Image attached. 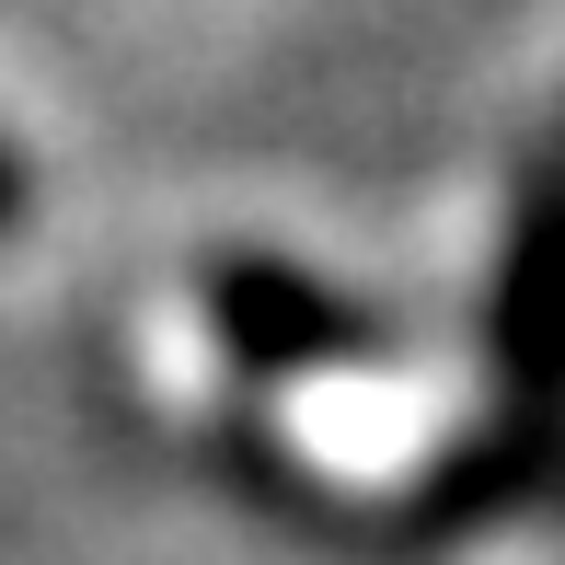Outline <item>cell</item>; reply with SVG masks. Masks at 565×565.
Returning a JSON list of instances; mask_svg holds the SVG:
<instances>
[{
  "instance_id": "1",
  "label": "cell",
  "mask_w": 565,
  "mask_h": 565,
  "mask_svg": "<svg viewBox=\"0 0 565 565\" xmlns=\"http://www.w3.org/2000/svg\"><path fill=\"white\" fill-rule=\"evenodd\" d=\"M196 312H209L220 358L266 393V381H335V370H393L404 358V323L381 300L335 289V277L289 266V254H254L231 243L209 277H196Z\"/></svg>"
},
{
  "instance_id": "2",
  "label": "cell",
  "mask_w": 565,
  "mask_h": 565,
  "mask_svg": "<svg viewBox=\"0 0 565 565\" xmlns=\"http://www.w3.org/2000/svg\"><path fill=\"white\" fill-rule=\"evenodd\" d=\"M484 381L497 416H565V162H531L508 185L484 266Z\"/></svg>"
},
{
  "instance_id": "3",
  "label": "cell",
  "mask_w": 565,
  "mask_h": 565,
  "mask_svg": "<svg viewBox=\"0 0 565 565\" xmlns=\"http://www.w3.org/2000/svg\"><path fill=\"white\" fill-rule=\"evenodd\" d=\"M565 484V416H484L404 484L393 508V543H461L484 520H520Z\"/></svg>"
},
{
  "instance_id": "4",
  "label": "cell",
  "mask_w": 565,
  "mask_h": 565,
  "mask_svg": "<svg viewBox=\"0 0 565 565\" xmlns=\"http://www.w3.org/2000/svg\"><path fill=\"white\" fill-rule=\"evenodd\" d=\"M35 220V162H23V139L0 127V231H23Z\"/></svg>"
}]
</instances>
